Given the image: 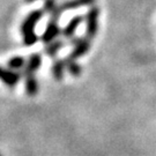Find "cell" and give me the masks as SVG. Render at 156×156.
Instances as JSON below:
<instances>
[{
    "label": "cell",
    "instance_id": "6da1fadb",
    "mask_svg": "<svg viewBox=\"0 0 156 156\" xmlns=\"http://www.w3.org/2000/svg\"><path fill=\"white\" fill-rule=\"evenodd\" d=\"M44 15L43 11H34L23 20L20 31L22 34L23 42L26 45H33L37 42L38 36L36 34V26Z\"/></svg>",
    "mask_w": 156,
    "mask_h": 156
},
{
    "label": "cell",
    "instance_id": "7a4b0ae2",
    "mask_svg": "<svg viewBox=\"0 0 156 156\" xmlns=\"http://www.w3.org/2000/svg\"><path fill=\"white\" fill-rule=\"evenodd\" d=\"M100 19V11L97 7H93L86 14V37L94 38L98 31V20Z\"/></svg>",
    "mask_w": 156,
    "mask_h": 156
},
{
    "label": "cell",
    "instance_id": "3957f363",
    "mask_svg": "<svg viewBox=\"0 0 156 156\" xmlns=\"http://www.w3.org/2000/svg\"><path fill=\"white\" fill-rule=\"evenodd\" d=\"M72 43L73 49L71 56L74 57L75 59L84 56L90 49V41L88 37H73Z\"/></svg>",
    "mask_w": 156,
    "mask_h": 156
},
{
    "label": "cell",
    "instance_id": "277c9868",
    "mask_svg": "<svg viewBox=\"0 0 156 156\" xmlns=\"http://www.w3.org/2000/svg\"><path fill=\"white\" fill-rule=\"evenodd\" d=\"M62 33V30H60L59 28V24H58V21L56 20H51L48 22L46 24V28L44 29V31L42 34V42L44 43L45 45L56 41L57 37Z\"/></svg>",
    "mask_w": 156,
    "mask_h": 156
},
{
    "label": "cell",
    "instance_id": "5b68a950",
    "mask_svg": "<svg viewBox=\"0 0 156 156\" xmlns=\"http://www.w3.org/2000/svg\"><path fill=\"white\" fill-rule=\"evenodd\" d=\"M20 74L21 73L15 72L11 68H4V67L0 66V80H2L9 87H14L19 82Z\"/></svg>",
    "mask_w": 156,
    "mask_h": 156
},
{
    "label": "cell",
    "instance_id": "8992f818",
    "mask_svg": "<svg viewBox=\"0 0 156 156\" xmlns=\"http://www.w3.org/2000/svg\"><path fill=\"white\" fill-rule=\"evenodd\" d=\"M82 21H83L82 16L72 17V19L68 21V23L65 26V28L62 29V34L64 35V37H66V38H73V37H75L74 34L76 31V29L79 28V26L82 23Z\"/></svg>",
    "mask_w": 156,
    "mask_h": 156
},
{
    "label": "cell",
    "instance_id": "52a82bcc",
    "mask_svg": "<svg viewBox=\"0 0 156 156\" xmlns=\"http://www.w3.org/2000/svg\"><path fill=\"white\" fill-rule=\"evenodd\" d=\"M42 64V57L38 53H33L29 57V59L27 60L26 67L23 68L22 73H28V74H35L38 71V68L41 67Z\"/></svg>",
    "mask_w": 156,
    "mask_h": 156
},
{
    "label": "cell",
    "instance_id": "ba28073f",
    "mask_svg": "<svg viewBox=\"0 0 156 156\" xmlns=\"http://www.w3.org/2000/svg\"><path fill=\"white\" fill-rule=\"evenodd\" d=\"M64 62H65V65H66V71L71 75L73 76H80V74H81V67L80 65L78 64L76 62V59L72 57L69 55V57H67L64 59Z\"/></svg>",
    "mask_w": 156,
    "mask_h": 156
},
{
    "label": "cell",
    "instance_id": "9c48e42d",
    "mask_svg": "<svg viewBox=\"0 0 156 156\" xmlns=\"http://www.w3.org/2000/svg\"><path fill=\"white\" fill-rule=\"evenodd\" d=\"M95 0H68L60 4L62 6V9L64 12L69 11V9H75V8H80V7H83V6H89L94 2Z\"/></svg>",
    "mask_w": 156,
    "mask_h": 156
},
{
    "label": "cell",
    "instance_id": "30bf717a",
    "mask_svg": "<svg viewBox=\"0 0 156 156\" xmlns=\"http://www.w3.org/2000/svg\"><path fill=\"white\" fill-rule=\"evenodd\" d=\"M62 46H64V42H62V39H56V41L51 42L49 44H46L44 51L48 56L55 57L59 51L62 50Z\"/></svg>",
    "mask_w": 156,
    "mask_h": 156
},
{
    "label": "cell",
    "instance_id": "8fae6325",
    "mask_svg": "<svg viewBox=\"0 0 156 156\" xmlns=\"http://www.w3.org/2000/svg\"><path fill=\"white\" fill-rule=\"evenodd\" d=\"M26 76V89L28 91V94L34 95L37 89H38V84H37V80L35 78L34 74H28V73H22Z\"/></svg>",
    "mask_w": 156,
    "mask_h": 156
},
{
    "label": "cell",
    "instance_id": "7c38bea8",
    "mask_svg": "<svg viewBox=\"0 0 156 156\" xmlns=\"http://www.w3.org/2000/svg\"><path fill=\"white\" fill-rule=\"evenodd\" d=\"M65 71H66V65H65V62L64 60H56L52 65V74L53 76L57 79V80H60L62 79L64 74H65Z\"/></svg>",
    "mask_w": 156,
    "mask_h": 156
},
{
    "label": "cell",
    "instance_id": "4fadbf2b",
    "mask_svg": "<svg viewBox=\"0 0 156 156\" xmlns=\"http://www.w3.org/2000/svg\"><path fill=\"white\" fill-rule=\"evenodd\" d=\"M26 64H27V62L22 57H13L12 59L8 60V68H11L15 72H19L21 68L26 67Z\"/></svg>",
    "mask_w": 156,
    "mask_h": 156
},
{
    "label": "cell",
    "instance_id": "5bb4252c",
    "mask_svg": "<svg viewBox=\"0 0 156 156\" xmlns=\"http://www.w3.org/2000/svg\"><path fill=\"white\" fill-rule=\"evenodd\" d=\"M27 2H35V1H37V0H26Z\"/></svg>",
    "mask_w": 156,
    "mask_h": 156
}]
</instances>
